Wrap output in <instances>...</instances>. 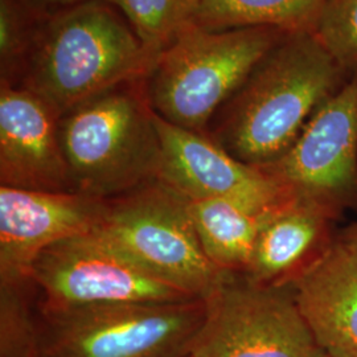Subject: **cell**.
I'll use <instances>...</instances> for the list:
<instances>
[{"label": "cell", "mask_w": 357, "mask_h": 357, "mask_svg": "<svg viewBox=\"0 0 357 357\" xmlns=\"http://www.w3.org/2000/svg\"><path fill=\"white\" fill-rule=\"evenodd\" d=\"M351 76L315 32L286 33L220 107L205 135L243 163L270 165Z\"/></svg>", "instance_id": "1"}, {"label": "cell", "mask_w": 357, "mask_h": 357, "mask_svg": "<svg viewBox=\"0 0 357 357\" xmlns=\"http://www.w3.org/2000/svg\"><path fill=\"white\" fill-rule=\"evenodd\" d=\"M105 0H85L40 19L17 85L65 114L115 86L143 81L158 59Z\"/></svg>", "instance_id": "2"}, {"label": "cell", "mask_w": 357, "mask_h": 357, "mask_svg": "<svg viewBox=\"0 0 357 357\" xmlns=\"http://www.w3.org/2000/svg\"><path fill=\"white\" fill-rule=\"evenodd\" d=\"M59 131L70 192L107 200L159 178L162 142L144 79L77 105Z\"/></svg>", "instance_id": "3"}, {"label": "cell", "mask_w": 357, "mask_h": 357, "mask_svg": "<svg viewBox=\"0 0 357 357\" xmlns=\"http://www.w3.org/2000/svg\"><path fill=\"white\" fill-rule=\"evenodd\" d=\"M284 35L274 28L188 24L158 56L144 79L153 113L171 125L205 134L220 107Z\"/></svg>", "instance_id": "4"}, {"label": "cell", "mask_w": 357, "mask_h": 357, "mask_svg": "<svg viewBox=\"0 0 357 357\" xmlns=\"http://www.w3.org/2000/svg\"><path fill=\"white\" fill-rule=\"evenodd\" d=\"M93 233L153 277L197 299L206 298L228 274L205 255L190 200L159 178L102 200Z\"/></svg>", "instance_id": "5"}, {"label": "cell", "mask_w": 357, "mask_h": 357, "mask_svg": "<svg viewBox=\"0 0 357 357\" xmlns=\"http://www.w3.org/2000/svg\"><path fill=\"white\" fill-rule=\"evenodd\" d=\"M204 299L40 310L41 357H188Z\"/></svg>", "instance_id": "6"}, {"label": "cell", "mask_w": 357, "mask_h": 357, "mask_svg": "<svg viewBox=\"0 0 357 357\" xmlns=\"http://www.w3.org/2000/svg\"><path fill=\"white\" fill-rule=\"evenodd\" d=\"M193 357H326L296 305L293 286H265L228 273L204 298Z\"/></svg>", "instance_id": "7"}, {"label": "cell", "mask_w": 357, "mask_h": 357, "mask_svg": "<svg viewBox=\"0 0 357 357\" xmlns=\"http://www.w3.org/2000/svg\"><path fill=\"white\" fill-rule=\"evenodd\" d=\"M29 277L40 310L197 299L153 277L94 233L45 249L33 262Z\"/></svg>", "instance_id": "8"}, {"label": "cell", "mask_w": 357, "mask_h": 357, "mask_svg": "<svg viewBox=\"0 0 357 357\" xmlns=\"http://www.w3.org/2000/svg\"><path fill=\"white\" fill-rule=\"evenodd\" d=\"M258 168L290 197L335 216L357 206V72L320 106L286 153Z\"/></svg>", "instance_id": "9"}, {"label": "cell", "mask_w": 357, "mask_h": 357, "mask_svg": "<svg viewBox=\"0 0 357 357\" xmlns=\"http://www.w3.org/2000/svg\"><path fill=\"white\" fill-rule=\"evenodd\" d=\"M156 126L162 142L158 178L185 199L230 200L257 213H268L290 199L266 172L238 160L208 135L171 125L159 115Z\"/></svg>", "instance_id": "10"}, {"label": "cell", "mask_w": 357, "mask_h": 357, "mask_svg": "<svg viewBox=\"0 0 357 357\" xmlns=\"http://www.w3.org/2000/svg\"><path fill=\"white\" fill-rule=\"evenodd\" d=\"M102 200L0 185V278H28L45 249L93 233Z\"/></svg>", "instance_id": "11"}, {"label": "cell", "mask_w": 357, "mask_h": 357, "mask_svg": "<svg viewBox=\"0 0 357 357\" xmlns=\"http://www.w3.org/2000/svg\"><path fill=\"white\" fill-rule=\"evenodd\" d=\"M59 121L31 90L0 82V185L70 192Z\"/></svg>", "instance_id": "12"}, {"label": "cell", "mask_w": 357, "mask_h": 357, "mask_svg": "<svg viewBox=\"0 0 357 357\" xmlns=\"http://www.w3.org/2000/svg\"><path fill=\"white\" fill-rule=\"evenodd\" d=\"M337 220L320 205L290 197L265 217L243 275L258 284L291 286L331 249Z\"/></svg>", "instance_id": "13"}, {"label": "cell", "mask_w": 357, "mask_h": 357, "mask_svg": "<svg viewBox=\"0 0 357 357\" xmlns=\"http://www.w3.org/2000/svg\"><path fill=\"white\" fill-rule=\"evenodd\" d=\"M302 317L328 357H357V261L337 241L294 282Z\"/></svg>", "instance_id": "14"}, {"label": "cell", "mask_w": 357, "mask_h": 357, "mask_svg": "<svg viewBox=\"0 0 357 357\" xmlns=\"http://www.w3.org/2000/svg\"><path fill=\"white\" fill-rule=\"evenodd\" d=\"M190 212L199 241L209 261L221 270L243 274L268 213L222 200H190Z\"/></svg>", "instance_id": "15"}, {"label": "cell", "mask_w": 357, "mask_h": 357, "mask_svg": "<svg viewBox=\"0 0 357 357\" xmlns=\"http://www.w3.org/2000/svg\"><path fill=\"white\" fill-rule=\"evenodd\" d=\"M327 0H196L191 24L209 29L315 32Z\"/></svg>", "instance_id": "16"}, {"label": "cell", "mask_w": 357, "mask_h": 357, "mask_svg": "<svg viewBox=\"0 0 357 357\" xmlns=\"http://www.w3.org/2000/svg\"><path fill=\"white\" fill-rule=\"evenodd\" d=\"M0 357H41L38 293L28 278H0Z\"/></svg>", "instance_id": "17"}, {"label": "cell", "mask_w": 357, "mask_h": 357, "mask_svg": "<svg viewBox=\"0 0 357 357\" xmlns=\"http://www.w3.org/2000/svg\"><path fill=\"white\" fill-rule=\"evenodd\" d=\"M119 10L142 43L160 54L191 24L196 0H105Z\"/></svg>", "instance_id": "18"}, {"label": "cell", "mask_w": 357, "mask_h": 357, "mask_svg": "<svg viewBox=\"0 0 357 357\" xmlns=\"http://www.w3.org/2000/svg\"><path fill=\"white\" fill-rule=\"evenodd\" d=\"M28 0H0V82L22 78L40 19Z\"/></svg>", "instance_id": "19"}, {"label": "cell", "mask_w": 357, "mask_h": 357, "mask_svg": "<svg viewBox=\"0 0 357 357\" xmlns=\"http://www.w3.org/2000/svg\"><path fill=\"white\" fill-rule=\"evenodd\" d=\"M315 33L339 64L357 72V0H327Z\"/></svg>", "instance_id": "20"}, {"label": "cell", "mask_w": 357, "mask_h": 357, "mask_svg": "<svg viewBox=\"0 0 357 357\" xmlns=\"http://www.w3.org/2000/svg\"><path fill=\"white\" fill-rule=\"evenodd\" d=\"M28 1L40 13H53L73 7L85 0H28Z\"/></svg>", "instance_id": "21"}, {"label": "cell", "mask_w": 357, "mask_h": 357, "mask_svg": "<svg viewBox=\"0 0 357 357\" xmlns=\"http://www.w3.org/2000/svg\"><path fill=\"white\" fill-rule=\"evenodd\" d=\"M337 241L357 261V221L352 222L349 227H347L337 234Z\"/></svg>", "instance_id": "22"}, {"label": "cell", "mask_w": 357, "mask_h": 357, "mask_svg": "<svg viewBox=\"0 0 357 357\" xmlns=\"http://www.w3.org/2000/svg\"><path fill=\"white\" fill-rule=\"evenodd\" d=\"M188 357H193V356H188Z\"/></svg>", "instance_id": "23"}, {"label": "cell", "mask_w": 357, "mask_h": 357, "mask_svg": "<svg viewBox=\"0 0 357 357\" xmlns=\"http://www.w3.org/2000/svg\"><path fill=\"white\" fill-rule=\"evenodd\" d=\"M326 357H328V356H326Z\"/></svg>", "instance_id": "24"}]
</instances>
